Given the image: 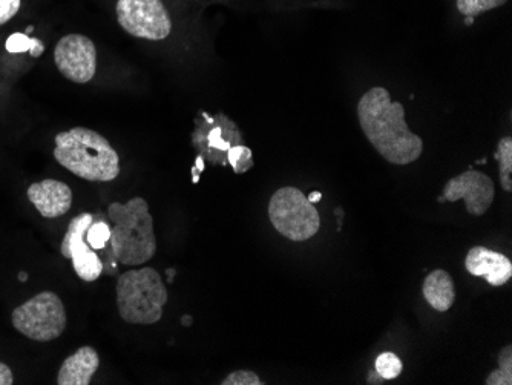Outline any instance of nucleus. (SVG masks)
<instances>
[{
    "label": "nucleus",
    "mask_w": 512,
    "mask_h": 385,
    "mask_svg": "<svg viewBox=\"0 0 512 385\" xmlns=\"http://www.w3.org/2000/svg\"><path fill=\"white\" fill-rule=\"evenodd\" d=\"M120 27L138 39L165 40L172 33V20L161 0H119Z\"/></svg>",
    "instance_id": "nucleus-7"
},
{
    "label": "nucleus",
    "mask_w": 512,
    "mask_h": 385,
    "mask_svg": "<svg viewBox=\"0 0 512 385\" xmlns=\"http://www.w3.org/2000/svg\"><path fill=\"white\" fill-rule=\"evenodd\" d=\"M14 384V376L13 370L4 364V362H0V385H13Z\"/></svg>",
    "instance_id": "nucleus-25"
},
{
    "label": "nucleus",
    "mask_w": 512,
    "mask_h": 385,
    "mask_svg": "<svg viewBox=\"0 0 512 385\" xmlns=\"http://www.w3.org/2000/svg\"><path fill=\"white\" fill-rule=\"evenodd\" d=\"M496 158L499 160L500 183L505 192L512 191V139L503 137L497 146Z\"/></svg>",
    "instance_id": "nucleus-15"
},
{
    "label": "nucleus",
    "mask_w": 512,
    "mask_h": 385,
    "mask_svg": "<svg viewBox=\"0 0 512 385\" xmlns=\"http://www.w3.org/2000/svg\"><path fill=\"white\" fill-rule=\"evenodd\" d=\"M260 376L250 370H238V372L230 373L221 381V385H261Z\"/></svg>",
    "instance_id": "nucleus-20"
},
{
    "label": "nucleus",
    "mask_w": 512,
    "mask_h": 385,
    "mask_svg": "<svg viewBox=\"0 0 512 385\" xmlns=\"http://www.w3.org/2000/svg\"><path fill=\"white\" fill-rule=\"evenodd\" d=\"M108 215L114 223L109 237L112 260L123 266H142L152 260L157 252V238L145 198H131L126 205L112 203Z\"/></svg>",
    "instance_id": "nucleus-3"
},
{
    "label": "nucleus",
    "mask_w": 512,
    "mask_h": 385,
    "mask_svg": "<svg viewBox=\"0 0 512 385\" xmlns=\"http://www.w3.org/2000/svg\"><path fill=\"white\" fill-rule=\"evenodd\" d=\"M269 218L273 228L289 240L307 241L321 228L318 209L293 186L278 189L270 198Z\"/></svg>",
    "instance_id": "nucleus-5"
},
{
    "label": "nucleus",
    "mask_w": 512,
    "mask_h": 385,
    "mask_svg": "<svg viewBox=\"0 0 512 385\" xmlns=\"http://www.w3.org/2000/svg\"><path fill=\"white\" fill-rule=\"evenodd\" d=\"M465 22H467L468 25H471L473 24L474 22V17H465Z\"/></svg>",
    "instance_id": "nucleus-29"
},
{
    "label": "nucleus",
    "mask_w": 512,
    "mask_h": 385,
    "mask_svg": "<svg viewBox=\"0 0 512 385\" xmlns=\"http://www.w3.org/2000/svg\"><path fill=\"white\" fill-rule=\"evenodd\" d=\"M508 0H456L457 10L465 17H476L485 11L502 7Z\"/></svg>",
    "instance_id": "nucleus-17"
},
{
    "label": "nucleus",
    "mask_w": 512,
    "mask_h": 385,
    "mask_svg": "<svg viewBox=\"0 0 512 385\" xmlns=\"http://www.w3.org/2000/svg\"><path fill=\"white\" fill-rule=\"evenodd\" d=\"M92 223H94V217L86 212L74 217L69 223L68 231L60 246L63 257L73 261L77 277L88 283L99 280L100 275L103 274L102 258L86 241V231Z\"/></svg>",
    "instance_id": "nucleus-9"
},
{
    "label": "nucleus",
    "mask_w": 512,
    "mask_h": 385,
    "mask_svg": "<svg viewBox=\"0 0 512 385\" xmlns=\"http://www.w3.org/2000/svg\"><path fill=\"white\" fill-rule=\"evenodd\" d=\"M404 370V364L401 359L391 352L382 353L376 359V372L379 373L382 379L390 381V379L398 378Z\"/></svg>",
    "instance_id": "nucleus-18"
},
{
    "label": "nucleus",
    "mask_w": 512,
    "mask_h": 385,
    "mask_svg": "<svg viewBox=\"0 0 512 385\" xmlns=\"http://www.w3.org/2000/svg\"><path fill=\"white\" fill-rule=\"evenodd\" d=\"M28 198L43 218H59L73 206V191L63 181L48 180L28 188Z\"/></svg>",
    "instance_id": "nucleus-11"
},
{
    "label": "nucleus",
    "mask_w": 512,
    "mask_h": 385,
    "mask_svg": "<svg viewBox=\"0 0 512 385\" xmlns=\"http://www.w3.org/2000/svg\"><path fill=\"white\" fill-rule=\"evenodd\" d=\"M486 385H511L512 384V375L506 373L505 370H494L485 381Z\"/></svg>",
    "instance_id": "nucleus-23"
},
{
    "label": "nucleus",
    "mask_w": 512,
    "mask_h": 385,
    "mask_svg": "<svg viewBox=\"0 0 512 385\" xmlns=\"http://www.w3.org/2000/svg\"><path fill=\"white\" fill-rule=\"evenodd\" d=\"M425 301L437 312H448L456 301L454 281L447 270L436 269L428 274L422 286Z\"/></svg>",
    "instance_id": "nucleus-14"
},
{
    "label": "nucleus",
    "mask_w": 512,
    "mask_h": 385,
    "mask_svg": "<svg viewBox=\"0 0 512 385\" xmlns=\"http://www.w3.org/2000/svg\"><path fill=\"white\" fill-rule=\"evenodd\" d=\"M183 321H186V326H189V324H191L192 318L191 316H186V318H183Z\"/></svg>",
    "instance_id": "nucleus-30"
},
{
    "label": "nucleus",
    "mask_w": 512,
    "mask_h": 385,
    "mask_svg": "<svg viewBox=\"0 0 512 385\" xmlns=\"http://www.w3.org/2000/svg\"><path fill=\"white\" fill-rule=\"evenodd\" d=\"M33 31V27H28L27 34H30Z\"/></svg>",
    "instance_id": "nucleus-31"
},
{
    "label": "nucleus",
    "mask_w": 512,
    "mask_h": 385,
    "mask_svg": "<svg viewBox=\"0 0 512 385\" xmlns=\"http://www.w3.org/2000/svg\"><path fill=\"white\" fill-rule=\"evenodd\" d=\"M54 62L62 76L71 82H91L97 73L96 45L82 34H68L57 42Z\"/></svg>",
    "instance_id": "nucleus-8"
},
{
    "label": "nucleus",
    "mask_w": 512,
    "mask_h": 385,
    "mask_svg": "<svg viewBox=\"0 0 512 385\" xmlns=\"http://www.w3.org/2000/svg\"><path fill=\"white\" fill-rule=\"evenodd\" d=\"M100 367L99 353L92 347H80L74 355L65 359L57 376L59 385H88Z\"/></svg>",
    "instance_id": "nucleus-13"
},
{
    "label": "nucleus",
    "mask_w": 512,
    "mask_h": 385,
    "mask_svg": "<svg viewBox=\"0 0 512 385\" xmlns=\"http://www.w3.org/2000/svg\"><path fill=\"white\" fill-rule=\"evenodd\" d=\"M8 53H28L33 57H40L45 51V45L40 40L31 39L28 34L25 33H14L8 37L7 43H5Z\"/></svg>",
    "instance_id": "nucleus-16"
},
{
    "label": "nucleus",
    "mask_w": 512,
    "mask_h": 385,
    "mask_svg": "<svg viewBox=\"0 0 512 385\" xmlns=\"http://www.w3.org/2000/svg\"><path fill=\"white\" fill-rule=\"evenodd\" d=\"M499 369L505 370L506 373H509V375H512V347L511 346H506L505 349L500 350Z\"/></svg>",
    "instance_id": "nucleus-24"
},
{
    "label": "nucleus",
    "mask_w": 512,
    "mask_h": 385,
    "mask_svg": "<svg viewBox=\"0 0 512 385\" xmlns=\"http://www.w3.org/2000/svg\"><path fill=\"white\" fill-rule=\"evenodd\" d=\"M54 158L86 181L108 183L120 175L119 154L111 143L99 132L82 126L56 135Z\"/></svg>",
    "instance_id": "nucleus-2"
},
{
    "label": "nucleus",
    "mask_w": 512,
    "mask_h": 385,
    "mask_svg": "<svg viewBox=\"0 0 512 385\" xmlns=\"http://www.w3.org/2000/svg\"><path fill=\"white\" fill-rule=\"evenodd\" d=\"M246 158H252L249 148L237 146V148L229 149V162L232 163V166H235V171L238 174L252 168V166L246 165Z\"/></svg>",
    "instance_id": "nucleus-21"
},
{
    "label": "nucleus",
    "mask_w": 512,
    "mask_h": 385,
    "mask_svg": "<svg viewBox=\"0 0 512 385\" xmlns=\"http://www.w3.org/2000/svg\"><path fill=\"white\" fill-rule=\"evenodd\" d=\"M109 237H111V228L105 221L92 223L86 231V241L94 251H103L108 244Z\"/></svg>",
    "instance_id": "nucleus-19"
},
{
    "label": "nucleus",
    "mask_w": 512,
    "mask_h": 385,
    "mask_svg": "<svg viewBox=\"0 0 512 385\" xmlns=\"http://www.w3.org/2000/svg\"><path fill=\"white\" fill-rule=\"evenodd\" d=\"M307 198H309V201L312 203V205H315V203H319V201H321L322 194L321 192H312V194H310Z\"/></svg>",
    "instance_id": "nucleus-27"
},
{
    "label": "nucleus",
    "mask_w": 512,
    "mask_h": 385,
    "mask_svg": "<svg viewBox=\"0 0 512 385\" xmlns=\"http://www.w3.org/2000/svg\"><path fill=\"white\" fill-rule=\"evenodd\" d=\"M11 320L23 336L50 343L65 332L66 310L56 293L42 292L14 309Z\"/></svg>",
    "instance_id": "nucleus-6"
},
{
    "label": "nucleus",
    "mask_w": 512,
    "mask_h": 385,
    "mask_svg": "<svg viewBox=\"0 0 512 385\" xmlns=\"http://www.w3.org/2000/svg\"><path fill=\"white\" fill-rule=\"evenodd\" d=\"M382 381H385V379H382L376 370L371 373L370 378H368V382H370V384H382Z\"/></svg>",
    "instance_id": "nucleus-26"
},
{
    "label": "nucleus",
    "mask_w": 512,
    "mask_h": 385,
    "mask_svg": "<svg viewBox=\"0 0 512 385\" xmlns=\"http://www.w3.org/2000/svg\"><path fill=\"white\" fill-rule=\"evenodd\" d=\"M358 119L368 142L393 165L417 162L424 152V142L405 122L402 103L391 100L388 89L371 88L358 103Z\"/></svg>",
    "instance_id": "nucleus-1"
},
{
    "label": "nucleus",
    "mask_w": 512,
    "mask_h": 385,
    "mask_svg": "<svg viewBox=\"0 0 512 385\" xmlns=\"http://www.w3.org/2000/svg\"><path fill=\"white\" fill-rule=\"evenodd\" d=\"M20 0H0V27L19 13Z\"/></svg>",
    "instance_id": "nucleus-22"
},
{
    "label": "nucleus",
    "mask_w": 512,
    "mask_h": 385,
    "mask_svg": "<svg viewBox=\"0 0 512 385\" xmlns=\"http://www.w3.org/2000/svg\"><path fill=\"white\" fill-rule=\"evenodd\" d=\"M19 280L20 281H27L28 280V274H25V272H22V274H19Z\"/></svg>",
    "instance_id": "nucleus-28"
},
{
    "label": "nucleus",
    "mask_w": 512,
    "mask_h": 385,
    "mask_svg": "<svg viewBox=\"0 0 512 385\" xmlns=\"http://www.w3.org/2000/svg\"><path fill=\"white\" fill-rule=\"evenodd\" d=\"M168 289L152 267L135 269L120 275L117 281V307L123 321L151 326L163 316Z\"/></svg>",
    "instance_id": "nucleus-4"
},
{
    "label": "nucleus",
    "mask_w": 512,
    "mask_h": 385,
    "mask_svg": "<svg viewBox=\"0 0 512 385\" xmlns=\"http://www.w3.org/2000/svg\"><path fill=\"white\" fill-rule=\"evenodd\" d=\"M494 197H496L494 181L482 172L468 171L447 181L444 195L439 198V201L456 203L463 200L471 215L482 217L493 205Z\"/></svg>",
    "instance_id": "nucleus-10"
},
{
    "label": "nucleus",
    "mask_w": 512,
    "mask_h": 385,
    "mask_svg": "<svg viewBox=\"0 0 512 385\" xmlns=\"http://www.w3.org/2000/svg\"><path fill=\"white\" fill-rule=\"evenodd\" d=\"M465 267L473 277H483L491 286H503L512 277L511 260L488 247H473L465 258Z\"/></svg>",
    "instance_id": "nucleus-12"
}]
</instances>
